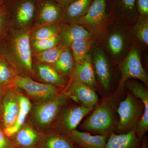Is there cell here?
Returning <instances> with one entry per match:
<instances>
[{
  "label": "cell",
  "mask_w": 148,
  "mask_h": 148,
  "mask_svg": "<svg viewBox=\"0 0 148 148\" xmlns=\"http://www.w3.org/2000/svg\"><path fill=\"white\" fill-rule=\"evenodd\" d=\"M142 148H147V144H146V142H144L143 143Z\"/></svg>",
  "instance_id": "36"
},
{
  "label": "cell",
  "mask_w": 148,
  "mask_h": 148,
  "mask_svg": "<svg viewBox=\"0 0 148 148\" xmlns=\"http://www.w3.org/2000/svg\"><path fill=\"white\" fill-rule=\"evenodd\" d=\"M95 40L90 39H78L72 43L71 47L75 62L83 61L95 44Z\"/></svg>",
  "instance_id": "23"
},
{
  "label": "cell",
  "mask_w": 148,
  "mask_h": 148,
  "mask_svg": "<svg viewBox=\"0 0 148 148\" xmlns=\"http://www.w3.org/2000/svg\"><path fill=\"white\" fill-rule=\"evenodd\" d=\"M71 72L73 80L79 81L93 88L96 87V75L90 51L83 61L74 63Z\"/></svg>",
  "instance_id": "14"
},
{
  "label": "cell",
  "mask_w": 148,
  "mask_h": 148,
  "mask_svg": "<svg viewBox=\"0 0 148 148\" xmlns=\"http://www.w3.org/2000/svg\"><path fill=\"white\" fill-rule=\"evenodd\" d=\"M58 36L59 45L64 47H70L72 43L78 39H93L90 32L86 29L75 23L69 24L65 27H61Z\"/></svg>",
  "instance_id": "16"
},
{
  "label": "cell",
  "mask_w": 148,
  "mask_h": 148,
  "mask_svg": "<svg viewBox=\"0 0 148 148\" xmlns=\"http://www.w3.org/2000/svg\"><path fill=\"white\" fill-rule=\"evenodd\" d=\"M134 38L131 27L119 21H110L97 41L112 60L116 64H120L132 48L131 46Z\"/></svg>",
  "instance_id": "1"
},
{
  "label": "cell",
  "mask_w": 148,
  "mask_h": 148,
  "mask_svg": "<svg viewBox=\"0 0 148 148\" xmlns=\"http://www.w3.org/2000/svg\"><path fill=\"white\" fill-rule=\"evenodd\" d=\"M59 4L61 5L64 8L68 6L71 3L75 0H54Z\"/></svg>",
  "instance_id": "34"
},
{
  "label": "cell",
  "mask_w": 148,
  "mask_h": 148,
  "mask_svg": "<svg viewBox=\"0 0 148 148\" xmlns=\"http://www.w3.org/2000/svg\"><path fill=\"white\" fill-rule=\"evenodd\" d=\"M94 0H75L66 7L61 21L71 24L86 13Z\"/></svg>",
  "instance_id": "21"
},
{
  "label": "cell",
  "mask_w": 148,
  "mask_h": 148,
  "mask_svg": "<svg viewBox=\"0 0 148 148\" xmlns=\"http://www.w3.org/2000/svg\"><path fill=\"white\" fill-rule=\"evenodd\" d=\"M95 107L74 105L60 111L56 122V127L60 131L69 134L76 130L85 117L89 114Z\"/></svg>",
  "instance_id": "9"
},
{
  "label": "cell",
  "mask_w": 148,
  "mask_h": 148,
  "mask_svg": "<svg viewBox=\"0 0 148 148\" xmlns=\"http://www.w3.org/2000/svg\"><path fill=\"white\" fill-rule=\"evenodd\" d=\"M5 6L18 30L27 29L36 17L38 0H7Z\"/></svg>",
  "instance_id": "6"
},
{
  "label": "cell",
  "mask_w": 148,
  "mask_h": 148,
  "mask_svg": "<svg viewBox=\"0 0 148 148\" xmlns=\"http://www.w3.org/2000/svg\"><path fill=\"white\" fill-rule=\"evenodd\" d=\"M38 148H75L70 139L58 134H51L42 137Z\"/></svg>",
  "instance_id": "24"
},
{
  "label": "cell",
  "mask_w": 148,
  "mask_h": 148,
  "mask_svg": "<svg viewBox=\"0 0 148 148\" xmlns=\"http://www.w3.org/2000/svg\"><path fill=\"white\" fill-rule=\"evenodd\" d=\"M12 83L15 87L24 90L28 95L40 100L53 98L59 94L55 86L37 82L28 77L16 75Z\"/></svg>",
  "instance_id": "10"
},
{
  "label": "cell",
  "mask_w": 148,
  "mask_h": 148,
  "mask_svg": "<svg viewBox=\"0 0 148 148\" xmlns=\"http://www.w3.org/2000/svg\"><path fill=\"white\" fill-rule=\"evenodd\" d=\"M36 69L40 78L48 84L61 87L66 85V82L64 78L51 66L39 64L36 65Z\"/></svg>",
  "instance_id": "22"
},
{
  "label": "cell",
  "mask_w": 148,
  "mask_h": 148,
  "mask_svg": "<svg viewBox=\"0 0 148 148\" xmlns=\"http://www.w3.org/2000/svg\"><path fill=\"white\" fill-rule=\"evenodd\" d=\"M96 77L103 89L110 90L112 80V71L106 52L98 44H94L90 50Z\"/></svg>",
  "instance_id": "11"
},
{
  "label": "cell",
  "mask_w": 148,
  "mask_h": 148,
  "mask_svg": "<svg viewBox=\"0 0 148 148\" xmlns=\"http://www.w3.org/2000/svg\"><path fill=\"white\" fill-rule=\"evenodd\" d=\"M138 15L148 16V0H135Z\"/></svg>",
  "instance_id": "31"
},
{
  "label": "cell",
  "mask_w": 148,
  "mask_h": 148,
  "mask_svg": "<svg viewBox=\"0 0 148 148\" xmlns=\"http://www.w3.org/2000/svg\"><path fill=\"white\" fill-rule=\"evenodd\" d=\"M64 9L54 0H38L37 27L61 21Z\"/></svg>",
  "instance_id": "12"
},
{
  "label": "cell",
  "mask_w": 148,
  "mask_h": 148,
  "mask_svg": "<svg viewBox=\"0 0 148 148\" xmlns=\"http://www.w3.org/2000/svg\"><path fill=\"white\" fill-rule=\"evenodd\" d=\"M27 30H18L14 32L10 41V56L26 71L33 73L32 51L30 34Z\"/></svg>",
  "instance_id": "4"
},
{
  "label": "cell",
  "mask_w": 148,
  "mask_h": 148,
  "mask_svg": "<svg viewBox=\"0 0 148 148\" xmlns=\"http://www.w3.org/2000/svg\"><path fill=\"white\" fill-rule=\"evenodd\" d=\"M66 95L82 106L95 107L99 98L94 88L79 81L73 80Z\"/></svg>",
  "instance_id": "13"
},
{
  "label": "cell",
  "mask_w": 148,
  "mask_h": 148,
  "mask_svg": "<svg viewBox=\"0 0 148 148\" xmlns=\"http://www.w3.org/2000/svg\"><path fill=\"white\" fill-rule=\"evenodd\" d=\"M1 98H0V113H1Z\"/></svg>",
  "instance_id": "37"
},
{
  "label": "cell",
  "mask_w": 148,
  "mask_h": 148,
  "mask_svg": "<svg viewBox=\"0 0 148 148\" xmlns=\"http://www.w3.org/2000/svg\"><path fill=\"white\" fill-rule=\"evenodd\" d=\"M110 21L106 10V0H94L86 13L72 23L82 26L90 32L95 40H97Z\"/></svg>",
  "instance_id": "3"
},
{
  "label": "cell",
  "mask_w": 148,
  "mask_h": 148,
  "mask_svg": "<svg viewBox=\"0 0 148 148\" xmlns=\"http://www.w3.org/2000/svg\"><path fill=\"white\" fill-rule=\"evenodd\" d=\"M131 29L134 38L148 46V16H138Z\"/></svg>",
  "instance_id": "27"
},
{
  "label": "cell",
  "mask_w": 148,
  "mask_h": 148,
  "mask_svg": "<svg viewBox=\"0 0 148 148\" xmlns=\"http://www.w3.org/2000/svg\"><path fill=\"white\" fill-rule=\"evenodd\" d=\"M64 48L58 45L50 49L35 53V58L40 64L52 65L57 61Z\"/></svg>",
  "instance_id": "28"
},
{
  "label": "cell",
  "mask_w": 148,
  "mask_h": 148,
  "mask_svg": "<svg viewBox=\"0 0 148 148\" xmlns=\"http://www.w3.org/2000/svg\"><path fill=\"white\" fill-rule=\"evenodd\" d=\"M68 135L78 148H104L108 139V135H92L88 132L77 130Z\"/></svg>",
  "instance_id": "15"
},
{
  "label": "cell",
  "mask_w": 148,
  "mask_h": 148,
  "mask_svg": "<svg viewBox=\"0 0 148 148\" xmlns=\"http://www.w3.org/2000/svg\"><path fill=\"white\" fill-rule=\"evenodd\" d=\"M121 76L119 87L124 86L125 82L131 79L141 81L145 85L148 84L147 74L143 68L140 55L137 47H132L128 55L121 64Z\"/></svg>",
  "instance_id": "8"
},
{
  "label": "cell",
  "mask_w": 148,
  "mask_h": 148,
  "mask_svg": "<svg viewBox=\"0 0 148 148\" xmlns=\"http://www.w3.org/2000/svg\"><path fill=\"white\" fill-rule=\"evenodd\" d=\"M139 140L135 130L123 134L112 132L104 148H136Z\"/></svg>",
  "instance_id": "20"
},
{
  "label": "cell",
  "mask_w": 148,
  "mask_h": 148,
  "mask_svg": "<svg viewBox=\"0 0 148 148\" xmlns=\"http://www.w3.org/2000/svg\"><path fill=\"white\" fill-rule=\"evenodd\" d=\"M68 100L67 95L58 94L53 98L40 100L35 105L32 110L35 123L40 128L48 127L57 118Z\"/></svg>",
  "instance_id": "5"
},
{
  "label": "cell",
  "mask_w": 148,
  "mask_h": 148,
  "mask_svg": "<svg viewBox=\"0 0 148 148\" xmlns=\"http://www.w3.org/2000/svg\"><path fill=\"white\" fill-rule=\"evenodd\" d=\"M14 145L5 138L4 133L0 130V148H14Z\"/></svg>",
  "instance_id": "33"
},
{
  "label": "cell",
  "mask_w": 148,
  "mask_h": 148,
  "mask_svg": "<svg viewBox=\"0 0 148 148\" xmlns=\"http://www.w3.org/2000/svg\"><path fill=\"white\" fill-rule=\"evenodd\" d=\"M59 38L58 34L54 36L45 39L31 41L32 51L35 53L40 52L50 49L59 45Z\"/></svg>",
  "instance_id": "29"
},
{
  "label": "cell",
  "mask_w": 148,
  "mask_h": 148,
  "mask_svg": "<svg viewBox=\"0 0 148 148\" xmlns=\"http://www.w3.org/2000/svg\"><path fill=\"white\" fill-rule=\"evenodd\" d=\"M14 143L19 148H38L42 137L29 125L22 127L16 134Z\"/></svg>",
  "instance_id": "18"
},
{
  "label": "cell",
  "mask_w": 148,
  "mask_h": 148,
  "mask_svg": "<svg viewBox=\"0 0 148 148\" xmlns=\"http://www.w3.org/2000/svg\"><path fill=\"white\" fill-rule=\"evenodd\" d=\"M10 18L9 12L5 5L0 10V34L3 32Z\"/></svg>",
  "instance_id": "32"
},
{
  "label": "cell",
  "mask_w": 148,
  "mask_h": 148,
  "mask_svg": "<svg viewBox=\"0 0 148 148\" xmlns=\"http://www.w3.org/2000/svg\"></svg>",
  "instance_id": "38"
},
{
  "label": "cell",
  "mask_w": 148,
  "mask_h": 148,
  "mask_svg": "<svg viewBox=\"0 0 148 148\" xmlns=\"http://www.w3.org/2000/svg\"><path fill=\"white\" fill-rule=\"evenodd\" d=\"M114 105L110 99H106L90 113L80 128L84 132L108 135L116 129L118 123Z\"/></svg>",
  "instance_id": "2"
},
{
  "label": "cell",
  "mask_w": 148,
  "mask_h": 148,
  "mask_svg": "<svg viewBox=\"0 0 148 148\" xmlns=\"http://www.w3.org/2000/svg\"><path fill=\"white\" fill-rule=\"evenodd\" d=\"M74 64L71 50L70 47H65L57 61L51 65L58 73L66 75L72 71Z\"/></svg>",
  "instance_id": "25"
},
{
  "label": "cell",
  "mask_w": 148,
  "mask_h": 148,
  "mask_svg": "<svg viewBox=\"0 0 148 148\" xmlns=\"http://www.w3.org/2000/svg\"><path fill=\"white\" fill-rule=\"evenodd\" d=\"M7 0H0V10L5 5Z\"/></svg>",
  "instance_id": "35"
},
{
  "label": "cell",
  "mask_w": 148,
  "mask_h": 148,
  "mask_svg": "<svg viewBox=\"0 0 148 148\" xmlns=\"http://www.w3.org/2000/svg\"><path fill=\"white\" fill-rule=\"evenodd\" d=\"M18 100L19 111L16 121L10 127L4 129V133L8 137L16 135L23 127L26 118L32 109V104L30 100L25 95L18 94Z\"/></svg>",
  "instance_id": "19"
},
{
  "label": "cell",
  "mask_w": 148,
  "mask_h": 148,
  "mask_svg": "<svg viewBox=\"0 0 148 148\" xmlns=\"http://www.w3.org/2000/svg\"><path fill=\"white\" fill-rule=\"evenodd\" d=\"M61 27L58 22L37 27L30 34V40H38L49 38L58 35Z\"/></svg>",
  "instance_id": "26"
},
{
  "label": "cell",
  "mask_w": 148,
  "mask_h": 148,
  "mask_svg": "<svg viewBox=\"0 0 148 148\" xmlns=\"http://www.w3.org/2000/svg\"><path fill=\"white\" fill-rule=\"evenodd\" d=\"M16 76L13 69L2 57L0 58V84L13 82Z\"/></svg>",
  "instance_id": "30"
},
{
  "label": "cell",
  "mask_w": 148,
  "mask_h": 148,
  "mask_svg": "<svg viewBox=\"0 0 148 148\" xmlns=\"http://www.w3.org/2000/svg\"><path fill=\"white\" fill-rule=\"evenodd\" d=\"M106 10L110 21L131 27L138 16L135 0H106Z\"/></svg>",
  "instance_id": "7"
},
{
  "label": "cell",
  "mask_w": 148,
  "mask_h": 148,
  "mask_svg": "<svg viewBox=\"0 0 148 148\" xmlns=\"http://www.w3.org/2000/svg\"><path fill=\"white\" fill-rule=\"evenodd\" d=\"M3 121L4 128L10 127L16 121L19 111L18 94L9 91L3 100Z\"/></svg>",
  "instance_id": "17"
}]
</instances>
